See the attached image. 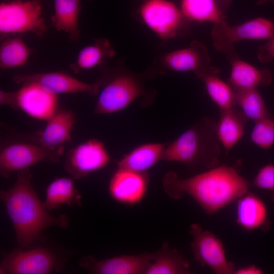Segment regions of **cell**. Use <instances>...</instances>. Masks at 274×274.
Instances as JSON below:
<instances>
[{"instance_id":"7c38bea8","label":"cell","mask_w":274,"mask_h":274,"mask_svg":"<svg viewBox=\"0 0 274 274\" xmlns=\"http://www.w3.org/2000/svg\"><path fill=\"white\" fill-rule=\"evenodd\" d=\"M140 14L146 26L164 39L177 35L185 18L181 10L167 0H145Z\"/></svg>"},{"instance_id":"e575fe53","label":"cell","mask_w":274,"mask_h":274,"mask_svg":"<svg viewBox=\"0 0 274 274\" xmlns=\"http://www.w3.org/2000/svg\"><path fill=\"white\" fill-rule=\"evenodd\" d=\"M257 5H262L266 3H271L274 5V0H256Z\"/></svg>"},{"instance_id":"603a6c76","label":"cell","mask_w":274,"mask_h":274,"mask_svg":"<svg viewBox=\"0 0 274 274\" xmlns=\"http://www.w3.org/2000/svg\"><path fill=\"white\" fill-rule=\"evenodd\" d=\"M54 13L51 17L52 26L66 33L71 41H77L80 34L78 25L80 0H54Z\"/></svg>"},{"instance_id":"8d00e7d4","label":"cell","mask_w":274,"mask_h":274,"mask_svg":"<svg viewBox=\"0 0 274 274\" xmlns=\"http://www.w3.org/2000/svg\"><path fill=\"white\" fill-rule=\"evenodd\" d=\"M271 199L272 200V201L274 202V196L271 197Z\"/></svg>"},{"instance_id":"4fadbf2b","label":"cell","mask_w":274,"mask_h":274,"mask_svg":"<svg viewBox=\"0 0 274 274\" xmlns=\"http://www.w3.org/2000/svg\"><path fill=\"white\" fill-rule=\"evenodd\" d=\"M12 79L17 84H35L57 95L63 93H85L93 96L99 92L98 84L85 83L64 72L15 75Z\"/></svg>"},{"instance_id":"ac0fdd59","label":"cell","mask_w":274,"mask_h":274,"mask_svg":"<svg viewBox=\"0 0 274 274\" xmlns=\"http://www.w3.org/2000/svg\"><path fill=\"white\" fill-rule=\"evenodd\" d=\"M46 122L39 135L38 143L48 148H57L64 146L71 140V132L76 122L72 111L59 108Z\"/></svg>"},{"instance_id":"1f68e13d","label":"cell","mask_w":274,"mask_h":274,"mask_svg":"<svg viewBox=\"0 0 274 274\" xmlns=\"http://www.w3.org/2000/svg\"><path fill=\"white\" fill-rule=\"evenodd\" d=\"M257 56L262 63H268L274 59V35L258 47Z\"/></svg>"},{"instance_id":"3957f363","label":"cell","mask_w":274,"mask_h":274,"mask_svg":"<svg viewBox=\"0 0 274 274\" xmlns=\"http://www.w3.org/2000/svg\"><path fill=\"white\" fill-rule=\"evenodd\" d=\"M216 122L203 117L166 145L161 161L183 163L191 167L211 168L219 165L221 145Z\"/></svg>"},{"instance_id":"9a60e30c","label":"cell","mask_w":274,"mask_h":274,"mask_svg":"<svg viewBox=\"0 0 274 274\" xmlns=\"http://www.w3.org/2000/svg\"><path fill=\"white\" fill-rule=\"evenodd\" d=\"M153 259V253L120 255L96 261L92 257L84 258L81 266L92 273L146 274Z\"/></svg>"},{"instance_id":"e0dca14e","label":"cell","mask_w":274,"mask_h":274,"mask_svg":"<svg viewBox=\"0 0 274 274\" xmlns=\"http://www.w3.org/2000/svg\"><path fill=\"white\" fill-rule=\"evenodd\" d=\"M163 62L167 68L177 72L193 71L196 73L211 66L206 46L195 40L188 47L166 54Z\"/></svg>"},{"instance_id":"52a82bcc","label":"cell","mask_w":274,"mask_h":274,"mask_svg":"<svg viewBox=\"0 0 274 274\" xmlns=\"http://www.w3.org/2000/svg\"><path fill=\"white\" fill-rule=\"evenodd\" d=\"M21 85L15 91L1 90V105L21 110L33 118L46 121L59 109L58 95L35 84Z\"/></svg>"},{"instance_id":"277c9868","label":"cell","mask_w":274,"mask_h":274,"mask_svg":"<svg viewBox=\"0 0 274 274\" xmlns=\"http://www.w3.org/2000/svg\"><path fill=\"white\" fill-rule=\"evenodd\" d=\"M41 2L14 0L0 5V34L5 38L10 34L31 32L42 36L47 30L42 17Z\"/></svg>"},{"instance_id":"5b68a950","label":"cell","mask_w":274,"mask_h":274,"mask_svg":"<svg viewBox=\"0 0 274 274\" xmlns=\"http://www.w3.org/2000/svg\"><path fill=\"white\" fill-rule=\"evenodd\" d=\"M64 146L57 148L45 147L39 143L14 142L5 146L0 152V173L9 178L39 163H55L60 161Z\"/></svg>"},{"instance_id":"836d02e7","label":"cell","mask_w":274,"mask_h":274,"mask_svg":"<svg viewBox=\"0 0 274 274\" xmlns=\"http://www.w3.org/2000/svg\"><path fill=\"white\" fill-rule=\"evenodd\" d=\"M220 13L223 18L225 19L227 11L231 5L232 0H215Z\"/></svg>"},{"instance_id":"d4e9b609","label":"cell","mask_w":274,"mask_h":274,"mask_svg":"<svg viewBox=\"0 0 274 274\" xmlns=\"http://www.w3.org/2000/svg\"><path fill=\"white\" fill-rule=\"evenodd\" d=\"M190 264L177 250L167 243L153 253V259L146 274H188Z\"/></svg>"},{"instance_id":"cb8c5ba5","label":"cell","mask_w":274,"mask_h":274,"mask_svg":"<svg viewBox=\"0 0 274 274\" xmlns=\"http://www.w3.org/2000/svg\"><path fill=\"white\" fill-rule=\"evenodd\" d=\"M82 196L75 186L73 178L59 177L52 181L46 190L43 202L47 210L51 211L63 206H80Z\"/></svg>"},{"instance_id":"7a4b0ae2","label":"cell","mask_w":274,"mask_h":274,"mask_svg":"<svg viewBox=\"0 0 274 274\" xmlns=\"http://www.w3.org/2000/svg\"><path fill=\"white\" fill-rule=\"evenodd\" d=\"M17 173L14 184L1 191L0 197L12 223L18 244L28 248L47 228L67 227L69 218L66 215L50 214L33 188L29 168Z\"/></svg>"},{"instance_id":"8992f818","label":"cell","mask_w":274,"mask_h":274,"mask_svg":"<svg viewBox=\"0 0 274 274\" xmlns=\"http://www.w3.org/2000/svg\"><path fill=\"white\" fill-rule=\"evenodd\" d=\"M274 35V23L264 18H255L231 26L224 20L214 24L211 30L214 47L230 60L238 57L234 44L244 40L269 39Z\"/></svg>"},{"instance_id":"7402d4cb","label":"cell","mask_w":274,"mask_h":274,"mask_svg":"<svg viewBox=\"0 0 274 274\" xmlns=\"http://www.w3.org/2000/svg\"><path fill=\"white\" fill-rule=\"evenodd\" d=\"M220 72L217 67L210 66L195 74L203 82L209 96L219 110L235 107V91L219 77Z\"/></svg>"},{"instance_id":"30bf717a","label":"cell","mask_w":274,"mask_h":274,"mask_svg":"<svg viewBox=\"0 0 274 274\" xmlns=\"http://www.w3.org/2000/svg\"><path fill=\"white\" fill-rule=\"evenodd\" d=\"M142 86L134 77L119 75L110 79L100 92L94 113L107 114L121 111L143 94Z\"/></svg>"},{"instance_id":"9c48e42d","label":"cell","mask_w":274,"mask_h":274,"mask_svg":"<svg viewBox=\"0 0 274 274\" xmlns=\"http://www.w3.org/2000/svg\"><path fill=\"white\" fill-rule=\"evenodd\" d=\"M20 247L5 253L0 263L2 274H49L58 268L53 252L42 247L24 249Z\"/></svg>"},{"instance_id":"d6986e66","label":"cell","mask_w":274,"mask_h":274,"mask_svg":"<svg viewBox=\"0 0 274 274\" xmlns=\"http://www.w3.org/2000/svg\"><path fill=\"white\" fill-rule=\"evenodd\" d=\"M231 65L229 85L235 91L257 89L269 85L272 81L270 72L266 68L258 69L242 60L238 57L229 60Z\"/></svg>"},{"instance_id":"4316f807","label":"cell","mask_w":274,"mask_h":274,"mask_svg":"<svg viewBox=\"0 0 274 274\" xmlns=\"http://www.w3.org/2000/svg\"><path fill=\"white\" fill-rule=\"evenodd\" d=\"M32 51L20 37L5 39L0 46V68H15L25 64Z\"/></svg>"},{"instance_id":"2e32d148","label":"cell","mask_w":274,"mask_h":274,"mask_svg":"<svg viewBox=\"0 0 274 274\" xmlns=\"http://www.w3.org/2000/svg\"><path fill=\"white\" fill-rule=\"evenodd\" d=\"M236 221L244 230L267 231L270 227L267 207L258 195L248 192L236 201Z\"/></svg>"},{"instance_id":"4dcf8cb0","label":"cell","mask_w":274,"mask_h":274,"mask_svg":"<svg viewBox=\"0 0 274 274\" xmlns=\"http://www.w3.org/2000/svg\"><path fill=\"white\" fill-rule=\"evenodd\" d=\"M252 185L255 187L272 192L274 196V164L261 167L256 174Z\"/></svg>"},{"instance_id":"ffe728a7","label":"cell","mask_w":274,"mask_h":274,"mask_svg":"<svg viewBox=\"0 0 274 274\" xmlns=\"http://www.w3.org/2000/svg\"><path fill=\"white\" fill-rule=\"evenodd\" d=\"M219 111L220 117L216 125V134L227 154L244 136L245 125L248 120L235 107Z\"/></svg>"},{"instance_id":"5bb4252c","label":"cell","mask_w":274,"mask_h":274,"mask_svg":"<svg viewBox=\"0 0 274 274\" xmlns=\"http://www.w3.org/2000/svg\"><path fill=\"white\" fill-rule=\"evenodd\" d=\"M149 179L146 173L118 167L109 181V194L117 203L127 206L136 205L146 195Z\"/></svg>"},{"instance_id":"f1b7e54d","label":"cell","mask_w":274,"mask_h":274,"mask_svg":"<svg viewBox=\"0 0 274 274\" xmlns=\"http://www.w3.org/2000/svg\"><path fill=\"white\" fill-rule=\"evenodd\" d=\"M235 98L236 105L248 120L255 122L270 114L257 89L235 91Z\"/></svg>"},{"instance_id":"d590c367","label":"cell","mask_w":274,"mask_h":274,"mask_svg":"<svg viewBox=\"0 0 274 274\" xmlns=\"http://www.w3.org/2000/svg\"><path fill=\"white\" fill-rule=\"evenodd\" d=\"M14 1V0H2V2H8V1ZM40 2H42V0H36Z\"/></svg>"},{"instance_id":"f546056e","label":"cell","mask_w":274,"mask_h":274,"mask_svg":"<svg viewBox=\"0 0 274 274\" xmlns=\"http://www.w3.org/2000/svg\"><path fill=\"white\" fill-rule=\"evenodd\" d=\"M250 139L260 148L269 149L274 144V115L270 114L255 122Z\"/></svg>"},{"instance_id":"44dd1931","label":"cell","mask_w":274,"mask_h":274,"mask_svg":"<svg viewBox=\"0 0 274 274\" xmlns=\"http://www.w3.org/2000/svg\"><path fill=\"white\" fill-rule=\"evenodd\" d=\"M166 145L161 143L141 145L122 157L117 163L118 167L146 173L161 160Z\"/></svg>"},{"instance_id":"ba28073f","label":"cell","mask_w":274,"mask_h":274,"mask_svg":"<svg viewBox=\"0 0 274 274\" xmlns=\"http://www.w3.org/2000/svg\"><path fill=\"white\" fill-rule=\"evenodd\" d=\"M189 233L192 237L191 247L196 261L215 273L234 274L235 264L227 259L223 243L219 238L196 223L190 225Z\"/></svg>"},{"instance_id":"d6a6232c","label":"cell","mask_w":274,"mask_h":274,"mask_svg":"<svg viewBox=\"0 0 274 274\" xmlns=\"http://www.w3.org/2000/svg\"><path fill=\"white\" fill-rule=\"evenodd\" d=\"M263 271L254 265H250L236 269L234 274H261Z\"/></svg>"},{"instance_id":"484cf974","label":"cell","mask_w":274,"mask_h":274,"mask_svg":"<svg viewBox=\"0 0 274 274\" xmlns=\"http://www.w3.org/2000/svg\"><path fill=\"white\" fill-rule=\"evenodd\" d=\"M114 54L115 51L109 41L105 38H98L94 44L80 51L76 61L70 65V68L74 73L91 69L112 58Z\"/></svg>"},{"instance_id":"8fae6325","label":"cell","mask_w":274,"mask_h":274,"mask_svg":"<svg viewBox=\"0 0 274 274\" xmlns=\"http://www.w3.org/2000/svg\"><path fill=\"white\" fill-rule=\"evenodd\" d=\"M109 161L104 144L97 139H90L68 152L64 167L74 179H80L103 169Z\"/></svg>"},{"instance_id":"6da1fadb","label":"cell","mask_w":274,"mask_h":274,"mask_svg":"<svg viewBox=\"0 0 274 274\" xmlns=\"http://www.w3.org/2000/svg\"><path fill=\"white\" fill-rule=\"evenodd\" d=\"M239 166L240 162L218 165L186 178L170 172L163 178V188L172 199L188 195L207 214L213 215L249 192L251 184L241 175Z\"/></svg>"},{"instance_id":"83f0119b","label":"cell","mask_w":274,"mask_h":274,"mask_svg":"<svg viewBox=\"0 0 274 274\" xmlns=\"http://www.w3.org/2000/svg\"><path fill=\"white\" fill-rule=\"evenodd\" d=\"M181 11L185 18L214 24L225 19L221 16L215 0H181Z\"/></svg>"}]
</instances>
